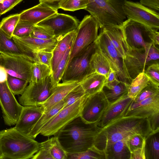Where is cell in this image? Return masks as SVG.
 <instances>
[{
	"instance_id": "cell-28",
	"label": "cell",
	"mask_w": 159,
	"mask_h": 159,
	"mask_svg": "<svg viewBox=\"0 0 159 159\" xmlns=\"http://www.w3.org/2000/svg\"><path fill=\"white\" fill-rule=\"evenodd\" d=\"M90 66L92 73L97 72L104 75L107 79L110 67L107 59L96 45L95 51L90 58Z\"/></svg>"
},
{
	"instance_id": "cell-51",
	"label": "cell",
	"mask_w": 159,
	"mask_h": 159,
	"mask_svg": "<svg viewBox=\"0 0 159 159\" xmlns=\"http://www.w3.org/2000/svg\"><path fill=\"white\" fill-rule=\"evenodd\" d=\"M139 3L149 8L159 11V0H140Z\"/></svg>"
},
{
	"instance_id": "cell-54",
	"label": "cell",
	"mask_w": 159,
	"mask_h": 159,
	"mask_svg": "<svg viewBox=\"0 0 159 159\" xmlns=\"http://www.w3.org/2000/svg\"><path fill=\"white\" fill-rule=\"evenodd\" d=\"M64 0H51L46 4L53 9L58 10L59 9V5Z\"/></svg>"
},
{
	"instance_id": "cell-26",
	"label": "cell",
	"mask_w": 159,
	"mask_h": 159,
	"mask_svg": "<svg viewBox=\"0 0 159 159\" xmlns=\"http://www.w3.org/2000/svg\"><path fill=\"white\" fill-rule=\"evenodd\" d=\"M76 30L63 36L53 50L52 66V72L54 71L66 50L74 40L76 34Z\"/></svg>"
},
{
	"instance_id": "cell-19",
	"label": "cell",
	"mask_w": 159,
	"mask_h": 159,
	"mask_svg": "<svg viewBox=\"0 0 159 159\" xmlns=\"http://www.w3.org/2000/svg\"><path fill=\"white\" fill-rule=\"evenodd\" d=\"M43 112L41 106H23L14 128L29 136L32 129Z\"/></svg>"
},
{
	"instance_id": "cell-46",
	"label": "cell",
	"mask_w": 159,
	"mask_h": 159,
	"mask_svg": "<svg viewBox=\"0 0 159 159\" xmlns=\"http://www.w3.org/2000/svg\"><path fill=\"white\" fill-rule=\"evenodd\" d=\"M144 73L150 81L159 86V63L149 65Z\"/></svg>"
},
{
	"instance_id": "cell-2",
	"label": "cell",
	"mask_w": 159,
	"mask_h": 159,
	"mask_svg": "<svg viewBox=\"0 0 159 159\" xmlns=\"http://www.w3.org/2000/svg\"><path fill=\"white\" fill-rule=\"evenodd\" d=\"M101 130L96 123L86 122L79 116L54 136L68 153H76L85 151L93 146Z\"/></svg>"
},
{
	"instance_id": "cell-31",
	"label": "cell",
	"mask_w": 159,
	"mask_h": 159,
	"mask_svg": "<svg viewBox=\"0 0 159 159\" xmlns=\"http://www.w3.org/2000/svg\"><path fill=\"white\" fill-rule=\"evenodd\" d=\"M145 153L146 159H159V131L146 139Z\"/></svg>"
},
{
	"instance_id": "cell-33",
	"label": "cell",
	"mask_w": 159,
	"mask_h": 159,
	"mask_svg": "<svg viewBox=\"0 0 159 159\" xmlns=\"http://www.w3.org/2000/svg\"><path fill=\"white\" fill-rule=\"evenodd\" d=\"M149 80L144 72L140 73L132 80L129 84L127 96L134 99L138 94L148 84Z\"/></svg>"
},
{
	"instance_id": "cell-5",
	"label": "cell",
	"mask_w": 159,
	"mask_h": 159,
	"mask_svg": "<svg viewBox=\"0 0 159 159\" xmlns=\"http://www.w3.org/2000/svg\"><path fill=\"white\" fill-rule=\"evenodd\" d=\"M124 61L127 72L132 80L145 70L149 65L159 63V47L152 44L147 51L128 48Z\"/></svg>"
},
{
	"instance_id": "cell-16",
	"label": "cell",
	"mask_w": 159,
	"mask_h": 159,
	"mask_svg": "<svg viewBox=\"0 0 159 159\" xmlns=\"http://www.w3.org/2000/svg\"><path fill=\"white\" fill-rule=\"evenodd\" d=\"M109 103L101 90L88 96L83 106L80 116L88 123L97 122Z\"/></svg>"
},
{
	"instance_id": "cell-43",
	"label": "cell",
	"mask_w": 159,
	"mask_h": 159,
	"mask_svg": "<svg viewBox=\"0 0 159 159\" xmlns=\"http://www.w3.org/2000/svg\"><path fill=\"white\" fill-rule=\"evenodd\" d=\"M53 51H39L34 52V62L46 65L52 69Z\"/></svg>"
},
{
	"instance_id": "cell-32",
	"label": "cell",
	"mask_w": 159,
	"mask_h": 159,
	"mask_svg": "<svg viewBox=\"0 0 159 159\" xmlns=\"http://www.w3.org/2000/svg\"><path fill=\"white\" fill-rule=\"evenodd\" d=\"M74 41V40L66 50L54 71L52 74L51 82L53 87L57 85L61 80L62 77L69 61Z\"/></svg>"
},
{
	"instance_id": "cell-21",
	"label": "cell",
	"mask_w": 159,
	"mask_h": 159,
	"mask_svg": "<svg viewBox=\"0 0 159 159\" xmlns=\"http://www.w3.org/2000/svg\"><path fill=\"white\" fill-rule=\"evenodd\" d=\"M133 101L125 116L148 117L154 113L159 112V94L154 95L138 103H134Z\"/></svg>"
},
{
	"instance_id": "cell-6",
	"label": "cell",
	"mask_w": 159,
	"mask_h": 159,
	"mask_svg": "<svg viewBox=\"0 0 159 159\" xmlns=\"http://www.w3.org/2000/svg\"><path fill=\"white\" fill-rule=\"evenodd\" d=\"M99 28L98 23L90 15L84 16L76 30L69 62L96 40Z\"/></svg>"
},
{
	"instance_id": "cell-29",
	"label": "cell",
	"mask_w": 159,
	"mask_h": 159,
	"mask_svg": "<svg viewBox=\"0 0 159 159\" xmlns=\"http://www.w3.org/2000/svg\"><path fill=\"white\" fill-rule=\"evenodd\" d=\"M64 106V101L62 100L48 111L43 112L32 129L29 137L35 139L40 134L41 129L43 126L63 109Z\"/></svg>"
},
{
	"instance_id": "cell-40",
	"label": "cell",
	"mask_w": 159,
	"mask_h": 159,
	"mask_svg": "<svg viewBox=\"0 0 159 159\" xmlns=\"http://www.w3.org/2000/svg\"><path fill=\"white\" fill-rule=\"evenodd\" d=\"M51 152L53 159H67L68 153L55 136L51 138Z\"/></svg>"
},
{
	"instance_id": "cell-34",
	"label": "cell",
	"mask_w": 159,
	"mask_h": 159,
	"mask_svg": "<svg viewBox=\"0 0 159 159\" xmlns=\"http://www.w3.org/2000/svg\"><path fill=\"white\" fill-rule=\"evenodd\" d=\"M52 73L51 68L40 63L34 62L31 67V81L38 82L45 80Z\"/></svg>"
},
{
	"instance_id": "cell-50",
	"label": "cell",
	"mask_w": 159,
	"mask_h": 159,
	"mask_svg": "<svg viewBox=\"0 0 159 159\" xmlns=\"http://www.w3.org/2000/svg\"><path fill=\"white\" fill-rule=\"evenodd\" d=\"M151 128L154 133L159 131V112L151 115L148 116Z\"/></svg>"
},
{
	"instance_id": "cell-53",
	"label": "cell",
	"mask_w": 159,
	"mask_h": 159,
	"mask_svg": "<svg viewBox=\"0 0 159 159\" xmlns=\"http://www.w3.org/2000/svg\"><path fill=\"white\" fill-rule=\"evenodd\" d=\"M150 38L152 43L155 45L159 47V33L158 31L151 29Z\"/></svg>"
},
{
	"instance_id": "cell-22",
	"label": "cell",
	"mask_w": 159,
	"mask_h": 159,
	"mask_svg": "<svg viewBox=\"0 0 159 159\" xmlns=\"http://www.w3.org/2000/svg\"><path fill=\"white\" fill-rule=\"evenodd\" d=\"M121 25H107L100 28L106 37L110 44L116 50L119 56L124 59L128 50Z\"/></svg>"
},
{
	"instance_id": "cell-30",
	"label": "cell",
	"mask_w": 159,
	"mask_h": 159,
	"mask_svg": "<svg viewBox=\"0 0 159 159\" xmlns=\"http://www.w3.org/2000/svg\"><path fill=\"white\" fill-rule=\"evenodd\" d=\"M129 85L120 81L117 84L110 89L104 86L102 90L110 104L127 94Z\"/></svg>"
},
{
	"instance_id": "cell-12",
	"label": "cell",
	"mask_w": 159,
	"mask_h": 159,
	"mask_svg": "<svg viewBox=\"0 0 159 159\" xmlns=\"http://www.w3.org/2000/svg\"><path fill=\"white\" fill-rule=\"evenodd\" d=\"M51 75L40 82H30L18 98L19 103L23 106H38L45 101L51 94L54 87Z\"/></svg>"
},
{
	"instance_id": "cell-45",
	"label": "cell",
	"mask_w": 159,
	"mask_h": 159,
	"mask_svg": "<svg viewBox=\"0 0 159 159\" xmlns=\"http://www.w3.org/2000/svg\"><path fill=\"white\" fill-rule=\"evenodd\" d=\"M146 139L139 134L132 135L127 138L126 143L130 152L142 148L145 143Z\"/></svg>"
},
{
	"instance_id": "cell-44",
	"label": "cell",
	"mask_w": 159,
	"mask_h": 159,
	"mask_svg": "<svg viewBox=\"0 0 159 159\" xmlns=\"http://www.w3.org/2000/svg\"><path fill=\"white\" fill-rule=\"evenodd\" d=\"M35 25L19 21L12 34V37L21 38L29 36Z\"/></svg>"
},
{
	"instance_id": "cell-36",
	"label": "cell",
	"mask_w": 159,
	"mask_h": 159,
	"mask_svg": "<svg viewBox=\"0 0 159 159\" xmlns=\"http://www.w3.org/2000/svg\"><path fill=\"white\" fill-rule=\"evenodd\" d=\"M20 15L16 14L3 18L0 22V30L7 37L12 38L15 28L19 20Z\"/></svg>"
},
{
	"instance_id": "cell-55",
	"label": "cell",
	"mask_w": 159,
	"mask_h": 159,
	"mask_svg": "<svg viewBox=\"0 0 159 159\" xmlns=\"http://www.w3.org/2000/svg\"><path fill=\"white\" fill-rule=\"evenodd\" d=\"M8 75L5 68L3 66H0V83L7 81Z\"/></svg>"
},
{
	"instance_id": "cell-48",
	"label": "cell",
	"mask_w": 159,
	"mask_h": 159,
	"mask_svg": "<svg viewBox=\"0 0 159 159\" xmlns=\"http://www.w3.org/2000/svg\"><path fill=\"white\" fill-rule=\"evenodd\" d=\"M23 0H3L0 3V14L9 11Z\"/></svg>"
},
{
	"instance_id": "cell-9",
	"label": "cell",
	"mask_w": 159,
	"mask_h": 159,
	"mask_svg": "<svg viewBox=\"0 0 159 159\" xmlns=\"http://www.w3.org/2000/svg\"><path fill=\"white\" fill-rule=\"evenodd\" d=\"M88 96L86 94L72 104L61 110L43 126L39 134L47 137L54 136L64 126L80 116Z\"/></svg>"
},
{
	"instance_id": "cell-1",
	"label": "cell",
	"mask_w": 159,
	"mask_h": 159,
	"mask_svg": "<svg viewBox=\"0 0 159 159\" xmlns=\"http://www.w3.org/2000/svg\"><path fill=\"white\" fill-rule=\"evenodd\" d=\"M153 133L148 117L124 116L101 129L95 139L93 146L103 151L107 145L132 135L139 134L146 138Z\"/></svg>"
},
{
	"instance_id": "cell-25",
	"label": "cell",
	"mask_w": 159,
	"mask_h": 159,
	"mask_svg": "<svg viewBox=\"0 0 159 159\" xmlns=\"http://www.w3.org/2000/svg\"><path fill=\"white\" fill-rule=\"evenodd\" d=\"M126 139L106 146L103 150L106 159H130L131 152L126 143Z\"/></svg>"
},
{
	"instance_id": "cell-52",
	"label": "cell",
	"mask_w": 159,
	"mask_h": 159,
	"mask_svg": "<svg viewBox=\"0 0 159 159\" xmlns=\"http://www.w3.org/2000/svg\"><path fill=\"white\" fill-rule=\"evenodd\" d=\"M145 143L142 148L131 152L130 159H146L145 153Z\"/></svg>"
},
{
	"instance_id": "cell-47",
	"label": "cell",
	"mask_w": 159,
	"mask_h": 159,
	"mask_svg": "<svg viewBox=\"0 0 159 159\" xmlns=\"http://www.w3.org/2000/svg\"><path fill=\"white\" fill-rule=\"evenodd\" d=\"M29 36L43 39H50L56 38L45 28L36 25H35Z\"/></svg>"
},
{
	"instance_id": "cell-20",
	"label": "cell",
	"mask_w": 159,
	"mask_h": 159,
	"mask_svg": "<svg viewBox=\"0 0 159 159\" xmlns=\"http://www.w3.org/2000/svg\"><path fill=\"white\" fill-rule=\"evenodd\" d=\"M58 12L43 3L25 10L19 14V21L35 25L40 22Z\"/></svg>"
},
{
	"instance_id": "cell-7",
	"label": "cell",
	"mask_w": 159,
	"mask_h": 159,
	"mask_svg": "<svg viewBox=\"0 0 159 159\" xmlns=\"http://www.w3.org/2000/svg\"><path fill=\"white\" fill-rule=\"evenodd\" d=\"M121 26L128 49L148 50L153 44L149 36L152 29L130 19L125 20Z\"/></svg>"
},
{
	"instance_id": "cell-38",
	"label": "cell",
	"mask_w": 159,
	"mask_h": 159,
	"mask_svg": "<svg viewBox=\"0 0 159 159\" xmlns=\"http://www.w3.org/2000/svg\"><path fill=\"white\" fill-rule=\"evenodd\" d=\"M150 81L145 87L134 99L133 102H139L154 95L159 94V87Z\"/></svg>"
},
{
	"instance_id": "cell-39",
	"label": "cell",
	"mask_w": 159,
	"mask_h": 159,
	"mask_svg": "<svg viewBox=\"0 0 159 159\" xmlns=\"http://www.w3.org/2000/svg\"><path fill=\"white\" fill-rule=\"evenodd\" d=\"M88 3V0H65L59 5V9L70 11L84 9Z\"/></svg>"
},
{
	"instance_id": "cell-8",
	"label": "cell",
	"mask_w": 159,
	"mask_h": 159,
	"mask_svg": "<svg viewBox=\"0 0 159 159\" xmlns=\"http://www.w3.org/2000/svg\"><path fill=\"white\" fill-rule=\"evenodd\" d=\"M96 47L94 41L70 60L62 77V82L77 81L80 83L86 76L92 73L90 61Z\"/></svg>"
},
{
	"instance_id": "cell-23",
	"label": "cell",
	"mask_w": 159,
	"mask_h": 159,
	"mask_svg": "<svg viewBox=\"0 0 159 159\" xmlns=\"http://www.w3.org/2000/svg\"><path fill=\"white\" fill-rule=\"evenodd\" d=\"M80 84L77 81L59 83L54 86L52 94L48 98L39 106L43 107V112L48 111L63 100L70 92Z\"/></svg>"
},
{
	"instance_id": "cell-56",
	"label": "cell",
	"mask_w": 159,
	"mask_h": 159,
	"mask_svg": "<svg viewBox=\"0 0 159 159\" xmlns=\"http://www.w3.org/2000/svg\"><path fill=\"white\" fill-rule=\"evenodd\" d=\"M51 0H39V3H43L45 4Z\"/></svg>"
},
{
	"instance_id": "cell-17",
	"label": "cell",
	"mask_w": 159,
	"mask_h": 159,
	"mask_svg": "<svg viewBox=\"0 0 159 159\" xmlns=\"http://www.w3.org/2000/svg\"><path fill=\"white\" fill-rule=\"evenodd\" d=\"M133 100L127 94L109 104L100 119L96 122L97 125L102 129L124 116Z\"/></svg>"
},
{
	"instance_id": "cell-27",
	"label": "cell",
	"mask_w": 159,
	"mask_h": 159,
	"mask_svg": "<svg viewBox=\"0 0 159 159\" xmlns=\"http://www.w3.org/2000/svg\"><path fill=\"white\" fill-rule=\"evenodd\" d=\"M0 53H4L24 57L34 62L33 59L24 52L12 38L6 36L0 30Z\"/></svg>"
},
{
	"instance_id": "cell-49",
	"label": "cell",
	"mask_w": 159,
	"mask_h": 159,
	"mask_svg": "<svg viewBox=\"0 0 159 159\" xmlns=\"http://www.w3.org/2000/svg\"><path fill=\"white\" fill-rule=\"evenodd\" d=\"M120 82L116 73L110 68L104 86L110 89L117 84Z\"/></svg>"
},
{
	"instance_id": "cell-24",
	"label": "cell",
	"mask_w": 159,
	"mask_h": 159,
	"mask_svg": "<svg viewBox=\"0 0 159 159\" xmlns=\"http://www.w3.org/2000/svg\"><path fill=\"white\" fill-rule=\"evenodd\" d=\"M106 80L104 75L94 72L86 76L80 83L85 93L90 95L102 90Z\"/></svg>"
},
{
	"instance_id": "cell-35",
	"label": "cell",
	"mask_w": 159,
	"mask_h": 159,
	"mask_svg": "<svg viewBox=\"0 0 159 159\" xmlns=\"http://www.w3.org/2000/svg\"><path fill=\"white\" fill-rule=\"evenodd\" d=\"M67 159H106V157L103 151L93 146L82 152L68 153Z\"/></svg>"
},
{
	"instance_id": "cell-13",
	"label": "cell",
	"mask_w": 159,
	"mask_h": 159,
	"mask_svg": "<svg viewBox=\"0 0 159 159\" xmlns=\"http://www.w3.org/2000/svg\"><path fill=\"white\" fill-rule=\"evenodd\" d=\"M14 95L9 88L7 81L0 83V106L4 124L9 126L16 124L23 107Z\"/></svg>"
},
{
	"instance_id": "cell-4",
	"label": "cell",
	"mask_w": 159,
	"mask_h": 159,
	"mask_svg": "<svg viewBox=\"0 0 159 159\" xmlns=\"http://www.w3.org/2000/svg\"><path fill=\"white\" fill-rule=\"evenodd\" d=\"M125 0H88L85 10L98 23L99 28L107 25H120L126 16L123 6Z\"/></svg>"
},
{
	"instance_id": "cell-10",
	"label": "cell",
	"mask_w": 159,
	"mask_h": 159,
	"mask_svg": "<svg viewBox=\"0 0 159 159\" xmlns=\"http://www.w3.org/2000/svg\"><path fill=\"white\" fill-rule=\"evenodd\" d=\"M95 41L97 47L107 61L110 68L116 73L119 80L129 84L132 80L127 72L124 59L110 44L101 29Z\"/></svg>"
},
{
	"instance_id": "cell-3",
	"label": "cell",
	"mask_w": 159,
	"mask_h": 159,
	"mask_svg": "<svg viewBox=\"0 0 159 159\" xmlns=\"http://www.w3.org/2000/svg\"><path fill=\"white\" fill-rule=\"evenodd\" d=\"M40 143L14 127L0 130V159L31 158Z\"/></svg>"
},
{
	"instance_id": "cell-15",
	"label": "cell",
	"mask_w": 159,
	"mask_h": 159,
	"mask_svg": "<svg viewBox=\"0 0 159 159\" xmlns=\"http://www.w3.org/2000/svg\"><path fill=\"white\" fill-rule=\"evenodd\" d=\"M33 62L24 57L0 53V66L8 75L31 81V67Z\"/></svg>"
},
{
	"instance_id": "cell-37",
	"label": "cell",
	"mask_w": 159,
	"mask_h": 159,
	"mask_svg": "<svg viewBox=\"0 0 159 159\" xmlns=\"http://www.w3.org/2000/svg\"><path fill=\"white\" fill-rule=\"evenodd\" d=\"M7 83L9 88L14 95H21L25 90L29 82L8 75Z\"/></svg>"
},
{
	"instance_id": "cell-41",
	"label": "cell",
	"mask_w": 159,
	"mask_h": 159,
	"mask_svg": "<svg viewBox=\"0 0 159 159\" xmlns=\"http://www.w3.org/2000/svg\"><path fill=\"white\" fill-rule=\"evenodd\" d=\"M85 94L84 90L80 84L70 92L64 98L63 100L64 104V108L72 104Z\"/></svg>"
},
{
	"instance_id": "cell-57",
	"label": "cell",
	"mask_w": 159,
	"mask_h": 159,
	"mask_svg": "<svg viewBox=\"0 0 159 159\" xmlns=\"http://www.w3.org/2000/svg\"><path fill=\"white\" fill-rule=\"evenodd\" d=\"M3 1V0H0V3H1Z\"/></svg>"
},
{
	"instance_id": "cell-11",
	"label": "cell",
	"mask_w": 159,
	"mask_h": 159,
	"mask_svg": "<svg viewBox=\"0 0 159 159\" xmlns=\"http://www.w3.org/2000/svg\"><path fill=\"white\" fill-rule=\"evenodd\" d=\"M128 18L153 30L159 29L158 12L149 8L138 2L125 0L123 6Z\"/></svg>"
},
{
	"instance_id": "cell-42",
	"label": "cell",
	"mask_w": 159,
	"mask_h": 159,
	"mask_svg": "<svg viewBox=\"0 0 159 159\" xmlns=\"http://www.w3.org/2000/svg\"><path fill=\"white\" fill-rule=\"evenodd\" d=\"M52 139L40 143V146L37 152L31 158L32 159H53L51 152Z\"/></svg>"
},
{
	"instance_id": "cell-18",
	"label": "cell",
	"mask_w": 159,
	"mask_h": 159,
	"mask_svg": "<svg viewBox=\"0 0 159 159\" xmlns=\"http://www.w3.org/2000/svg\"><path fill=\"white\" fill-rule=\"evenodd\" d=\"M62 37L50 39H43L28 36L12 38L16 43L25 52L34 59L33 53L39 51H53Z\"/></svg>"
},
{
	"instance_id": "cell-14",
	"label": "cell",
	"mask_w": 159,
	"mask_h": 159,
	"mask_svg": "<svg viewBox=\"0 0 159 159\" xmlns=\"http://www.w3.org/2000/svg\"><path fill=\"white\" fill-rule=\"evenodd\" d=\"M80 22L75 17L57 12L36 25L45 28L53 34L55 38L62 37L75 30Z\"/></svg>"
},
{
	"instance_id": "cell-58",
	"label": "cell",
	"mask_w": 159,
	"mask_h": 159,
	"mask_svg": "<svg viewBox=\"0 0 159 159\" xmlns=\"http://www.w3.org/2000/svg\"><path fill=\"white\" fill-rule=\"evenodd\" d=\"M1 15L0 14V16H1Z\"/></svg>"
}]
</instances>
